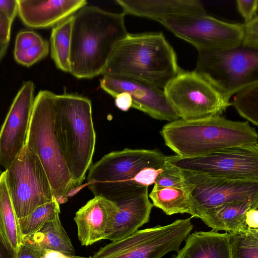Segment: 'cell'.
I'll use <instances>...</instances> for the list:
<instances>
[{
  "instance_id": "1",
  "label": "cell",
  "mask_w": 258,
  "mask_h": 258,
  "mask_svg": "<svg viewBox=\"0 0 258 258\" xmlns=\"http://www.w3.org/2000/svg\"><path fill=\"white\" fill-rule=\"evenodd\" d=\"M125 14L85 6L73 15L70 73L78 79L101 75L117 44L127 35Z\"/></svg>"
},
{
  "instance_id": "2",
  "label": "cell",
  "mask_w": 258,
  "mask_h": 258,
  "mask_svg": "<svg viewBox=\"0 0 258 258\" xmlns=\"http://www.w3.org/2000/svg\"><path fill=\"white\" fill-rule=\"evenodd\" d=\"M181 70L162 32L128 33L114 48L101 75L129 77L163 90Z\"/></svg>"
},
{
  "instance_id": "3",
  "label": "cell",
  "mask_w": 258,
  "mask_h": 258,
  "mask_svg": "<svg viewBox=\"0 0 258 258\" xmlns=\"http://www.w3.org/2000/svg\"><path fill=\"white\" fill-rule=\"evenodd\" d=\"M54 127L76 191H78L92 165L95 149L91 100L77 94H55Z\"/></svg>"
},
{
  "instance_id": "4",
  "label": "cell",
  "mask_w": 258,
  "mask_h": 258,
  "mask_svg": "<svg viewBox=\"0 0 258 258\" xmlns=\"http://www.w3.org/2000/svg\"><path fill=\"white\" fill-rule=\"evenodd\" d=\"M160 134L177 156H201L225 148L258 143V134L248 121H232L214 116L194 120L169 122Z\"/></svg>"
},
{
  "instance_id": "5",
  "label": "cell",
  "mask_w": 258,
  "mask_h": 258,
  "mask_svg": "<svg viewBox=\"0 0 258 258\" xmlns=\"http://www.w3.org/2000/svg\"><path fill=\"white\" fill-rule=\"evenodd\" d=\"M55 94L40 91L34 98L25 144L36 155L59 204L75 195L76 187L66 165L54 127Z\"/></svg>"
},
{
  "instance_id": "6",
  "label": "cell",
  "mask_w": 258,
  "mask_h": 258,
  "mask_svg": "<svg viewBox=\"0 0 258 258\" xmlns=\"http://www.w3.org/2000/svg\"><path fill=\"white\" fill-rule=\"evenodd\" d=\"M194 70L228 101L238 91L258 82V49L238 46L198 51Z\"/></svg>"
},
{
  "instance_id": "7",
  "label": "cell",
  "mask_w": 258,
  "mask_h": 258,
  "mask_svg": "<svg viewBox=\"0 0 258 258\" xmlns=\"http://www.w3.org/2000/svg\"><path fill=\"white\" fill-rule=\"evenodd\" d=\"M166 157L157 150L125 148L110 152L92 164L83 187L87 185L94 196L106 198L139 184L135 181L137 174L146 167L164 166Z\"/></svg>"
},
{
  "instance_id": "8",
  "label": "cell",
  "mask_w": 258,
  "mask_h": 258,
  "mask_svg": "<svg viewBox=\"0 0 258 258\" xmlns=\"http://www.w3.org/2000/svg\"><path fill=\"white\" fill-rule=\"evenodd\" d=\"M191 218L138 230L124 238L111 241L89 258H162L171 251L178 252L193 229Z\"/></svg>"
},
{
  "instance_id": "9",
  "label": "cell",
  "mask_w": 258,
  "mask_h": 258,
  "mask_svg": "<svg viewBox=\"0 0 258 258\" xmlns=\"http://www.w3.org/2000/svg\"><path fill=\"white\" fill-rule=\"evenodd\" d=\"M163 90L176 114L185 120L221 115L231 106L230 101L195 71L182 69Z\"/></svg>"
},
{
  "instance_id": "10",
  "label": "cell",
  "mask_w": 258,
  "mask_h": 258,
  "mask_svg": "<svg viewBox=\"0 0 258 258\" xmlns=\"http://www.w3.org/2000/svg\"><path fill=\"white\" fill-rule=\"evenodd\" d=\"M5 171L8 189L18 219L55 199L41 162L26 144Z\"/></svg>"
},
{
  "instance_id": "11",
  "label": "cell",
  "mask_w": 258,
  "mask_h": 258,
  "mask_svg": "<svg viewBox=\"0 0 258 258\" xmlns=\"http://www.w3.org/2000/svg\"><path fill=\"white\" fill-rule=\"evenodd\" d=\"M166 161L180 170L224 178L258 180V143L225 148L199 156H166Z\"/></svg>"
},
{
  "instance_id": "12",
  "label": "cell",
  "mask_w": 258,
  "mask_h": 258,
  "mask_svg": "<svg viewBox=\"0 0 258 258\" xmlns=\"http://www.w3.org/2000/svg\"><path fill=\"white\" fill-rule=\"evenodd\" d=\"M160 23L198 51L235 47L243 38V24L224 22L207 14L176 16Z\"/></svg>"
},
{
  "instance_id": "13",
  "label": "cell",
  "mask_w": 258,
  "mask_h": 258,
  "mask_svg": "<svg viewBox=\"0 0 258 258\" xmlns=\"http://www.w3.org/2000/svg\"><path fill=\"white\" fill-rule=\"evenodd\" d=\"M180 172L188 189L195 218L226 203L258 197V180L212 176L183 170Z\"/></svg>"
},
{
  "instance_id": "14",
  "label": "cell",
  "mask_w": 258,
  "mask_h": 258,
  "mask_svg": "<svg viewBox=\"0 0 258 258\" xmlns=\"http://www.w3.org/2000/svg\"><path fill=\"white\" fill-rule=\"evenodd\" d=\"M35 85L23 83L15 96L0 131V165L6 170L25 145L34 101Z\"/></svg>"
},
{
  "instance_id": "15",
  "label": "cell",
  "mask_w": 258,
  "mask_h": 258,
  "mask_svg": "<svg viewBox=\"0 0 258 258\" xmlns=\"http://www.w3.org/2000/svg\"><path fill=\"white\" fill-rule=\"evenodd\" d=\"M101 88L114 98L122 93L130 95L132 107L158 120L171 122L179 119L167 100L162 89L133 78L103 76Z\"/></svg>"
},
{
  "instance_id": "16",
  "label": "cell",
  "mask_w": 258,
  "mask_h": 258,
  "mask_svg": "<svg viewBox=\"0 0 258 258\" xmlns=\"http://www.w3.org/2000/svg\"><path fill=\"white\" fill-rule=\"evenodd\" d=\"M105 198L118 207L107 239L113 241L124 238L148 222L153 207L149 199L148 186L138 184Z\"/></svg>"
},
{
  "instance_id": "17",
  "label": "cell",
  "mask_w": 258,
  "mask_h": 258,
  "mask_svg": "<svg viewBox=\"0 0 258 258\" xmlns=\"http://www.w3.org/2000/svg\"><path fill=\"white\" fill-rule=\"evenodd\" d=\"M117 212V205L104 197L94 196L88 201L74 218L81 244L89 246L107 239Z\"/></svg>"
},
{
  "instance_id": "18",
  "label": "cell",
  "mask_w": 258,
  "mask_h": 258,
  "mask_svg": "<svg viewBox=\"0 0 258 258\" xmlns=\"http://www.w3.org/2000/svg\"><path fill=\"white\" fill-rule=\"evenodd\" d=\"M153 206L167 215L187 213L195 217L189 191L180 170L166 162L149 195Z\"/></svg>"
},
{
  "instance_id": "19",
  "label": "cell",
  "mask_w": 258,
  "mask_h": 258,
  "mask_svg": "<svg viewBox=\"0 0 258 258\" xmlns=\"http://www.w3.org/2000/svg\"><path fill=\"white\" fill-rule=\"evenodd\" d=\"M18 14L27 26H55L87 4L86 0H17Z\"/></svg>"
},
{
  "instance_id": "20",
  "label": "cell",
  "mask_w": 258,
  "mask_h": 258,
  "mask_svg": "<svg viewBox=\"0 0 258 258\" xmlns=\"http://www.w3.org/2000/svg\"><path fill=\"white\" fill-rule=\"evenodd\" d=\"M125 15L146 18L161 23L183 15H204L206 10L199 0H115Z\"/></svg>"
},
{
  "instance_id": "21",
  "label": "cell",
  "mask_w": 258,
  "mask_h": 258,
  "mask_svg": "<svg viewBox=\"0 0 258 258\" xmlns=\"http://www.w3.org/2000/svg\"><path fill=\"white\" fill-rule=\"evenodd\" d=\"M174 258H231L229 233L196 231L188 235Z\"/></svg>"
},
{
  "instance_id": "22",
  "label": "cell",
  "mask_w": 258,
  "mask_h": 258,
  "mask_svg": "<svg viewBox=\"0 0 258 258\" xmlns=\"http://www.w3.org/2000/svg\"><path fill=\"white\" fill-rule=\"evenodd\" d=\"M257 203L258 197L226 203L202 213L198 218L215 231H238L246 227V213Z\"/></svg>"
},
{
  "instance_id": "23",
  "label": "cell",
  "mask_w": 258,
  "mask_h": 258,
  "mask_svg": "<svg viewBox=\"0 0 258 258\" xmlns=\"http://www.w3.org/2000/svg\"><path fill=\"white\" fill-rule=\"evenodd\" d=\"M22 238L4 171L0 175V244L11 258H16Z\"/></svg>"
},
{
  "instance_id": "24",
  "label": "cell",
  "mask_w": 258,
  "mask_h": 258,
  "mask_svg": "<svg viewBox=\"0 0 258 258\" xmlns=\"http://www.w3.org/2000/svg\"><path fill=\"white\" fill-rule=\"evenodd\" d=\"M24 237L42 249L55 250L72 255L75 253L72 241L61 223L59 216L44 224L35 233Z\"/></svg>"
},
{
  "instance_id": "25",
  "label": "cell",
  "mask_w": 258,
  "mask_h": 258,
  "mask_svg": "<svg viewBox=\"0 0 258 258\" xmlns=\"http://www.w3.org/2000/svg\"><path fill=\"white\" fill-rule=\"evenodd\" d=\"M73 15L60 21L52 29L50 43L51 56L56 67L70 73V58Z\"/></svg>"
},
{
  "instance_id": "26",
  "label": "cell",
  "mask_w": 258,
  "mask_h": 258,
  "mask_svg": "<svg viewBox=\"0 0 258 258\" xmlns=\"http://www.w3.org/2000/svg\"><path fill=\"white\" fill-rule=\"evenodd\" d=\"M59 213V204L54 199L37 207L27 216L18 219L23 237L35 233L44 224L55 219Z\"/></svg>"
},
{
  "instance_id": "27",
  "label": "cell",
  "mask_w": 258,
  "mask_h": 258,
  "mask_svg": "<svg viewBox=\"0 0 258 258\" xmlns=\"http://www.w3.org/2000/svg\"><path fill=\"white\" fill-rule=\"evenodd\" d=\"M228 233L231 258H258V229L245 227Z\"/></svg>"
},
{
  "instance_id": "28",
  "label": "cell",
  "mask_w": 258,
  "mask_h": 258,
  "mask_svg": "<svg viewBox=\"0 0 258 258\" xmlns=\"http://www.w3.org/2000/svg\"><path fill=\"white\" fill-rule=\"evenodd\" d=\"M230 103L241 116L258 125V82L238 91Z\"/></svg>"
},
{
  "instance_id": "29",
  "label": "cell",
  "mask_w": 258,
  "mask_h": 258,
  "mask_svg": "<svg viewBox=\"0 0 258 258\" xmlns=\"http://www.w3.org/2000/svg\"><path fill=\"white\" fill-rule=\"evenodd\" d=\"M49 52V44L44 39L27 49L14 51V56L18 63L29 67L45 57Z\"/></svg>"
},
{
  "instance_id": "30",
  "label": "cell",
  "mask_w": 258,
  "mask_h": 258,
  "mask_svg": "<svg viewBox=\"0 0 258 258\" xmlns=\"http://www.w3.org/2000/svg\"><path fill=\"white\" fill-rule=\"evenodd\" d=\"M243 24L241 45L245 47L258 49V15Z\"/></svg>"
},
{
  "instance_id": "31",
  "label": "cell",
  "mask_w": 258,
  "mask_h": 258,
  "mask_svg": "<svg viewBox=\"0 0 258 258\" xmlns=\"http://www.w3.org/2000/svg\"><path fill=\"white\" fill-rule=\"evenodd\" d=\"M44 39L33 31L24 30L18 33L15 43L14 51L24 50L38 44Z\"/></svg>"
},
{
  "instance_id": "32",
  "label": "cell",
  "mask_w": 258,
  "mask_h": 258,
  "mask_svg": "<svg viewBox=\"0 0 258 258\" xmlns=\"http://www.w3.org/2000/svg\"><path fill=\"white\" fill-rule=\"evenodd\" d=\"M43 250L44 249L24 236L16 258H40Z\"/></svg>"
},
{
  "instance_id": "33",
  "label": "cell",
  "mask_w": 258,
  "mask_h": 258,
  "mask_svg": "<svg viewBox=\"0 0 258 258\" xmlns=\"http://www.w3.org/2000/svg\"><path fill=\"white\" fill-rule=\"evenodd\" d=\"M237 10L246 23L252 20L257 15V0H237Z\"/></svg>"
},
{
  "instance_id": "34",
  "label": "cell",
  "mask_w": 258,
  "mask_h": 258,
  "mask_svg": "<svg viewBox=\"0 0 258 258\" xmlns=\"http://www.w3.org/2000/svg\"><path fill=\"white\" fill-rule=\"evenodd\" d=\"M13 21L0 10V43H9Z\"/></svg>"
},
{
  "instance_id": "35",
  "label": "cell",
  "mask_w": 258,
  "mask_h": 258,
  "mask_svg": "<svg viewBox=\"0 0 258 258\" xmlns=\"http://www.w3.org/2000/svg\"><path fill=\"white\" fill-rule=\"evenodd\" d=\"M18 8L17 0H0V10L13 21L18 14Z\"/></svg>"
},
{
  "instance_id": "36",
  "label": "cell",
  "mask_w": 258,
  "mask_h": 258,
  "mask_svg": "<svg viewBox=\"0 0 258 258\" xmlns=\"http://www.w3.org/2000/svg\"><path fill=\"white\" fill-rule=\"evenodd\" d=\"M245 225L249 228L258 229V203L247 211Z\"/></svg>"
},
{
  "instance_id": "37",
  "label": "cell",
  "mask_w": 258,
  "mask_h": 258,
  "mask_svg": "<svg viewBox=\"0 0 258 258\" xmlns=\"http://www.w3.org/2000/svg\"><path fill=\"white\" fill-rule=\"evenodd\" d=\"M114 98L115 105L120 110L126 111L132 107V99L128 94L122 93Z\"/></svg>"
},
{
  "instance_id": "38",
  "label": "cell",
  "mask_w": 258,
  "mask_h": 258,
  "mask_svg": "<svg viewBox=\"0 0 258 258\" xmlns=\"http://www.w3.org/2000/svg\"><path fill=\"white\" fill-rule=\"evenodd\" d=\"M40 258H89V257L77 256L74 254H69L57 251L44 249Z\"/></svg>"
},
{
  "instance_id": "39",
  "label": "cell",
  "mask_w": 258,
  "mask_h": 258,
  "mask_svg": "<svg viewBox=\"0 0 258 258\" xmlns=\"http://www.w3.org/2000/svg\"><path fill=\"white\" fill-rule=\"evenodd\" d=\"M9 43H0V61L4 58L6 55L8 48L9 46Z\"/></svg>"
},
{
  "instance_id": "40",
  "label": "cell",
  "mask_w": 258,
  "mask_h": 258,
  "mask_svg": "<svg viewBox=\"0 0 258 258\" xmlns=\"http://www.w3.org/2000/svg\"><path fill=\"white\" fill-rule=\"evenodd\" d=\"M0 258H11L0 244Z\"/></svg>"
},
{
  "instance_id": "41",
  "label": "cell",
  "mask_w": 258,
  "mask_h": 258,
  "mask_svg": "<svg viewBox=\"0 0 258 258\" xmlns=\"http://www.w3.org/2000/svg\"><path fill=\"white\" fill-rule=\"evenodd\" d=\"M1 169H0V175H1Z\"/></svg>"
}]
</instances>
